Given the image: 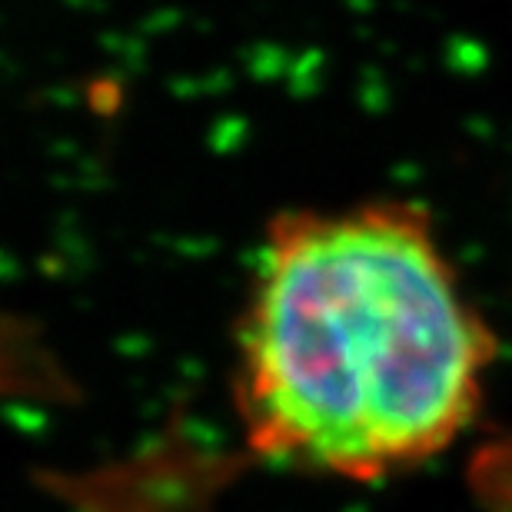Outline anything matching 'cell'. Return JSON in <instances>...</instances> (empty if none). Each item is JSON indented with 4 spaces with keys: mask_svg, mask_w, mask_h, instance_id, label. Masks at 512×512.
I'll return each instance as SVG.
<instances>
[{
    "mask_svg": "<svg viewBox=\"0 0 512 512\" xmlns=\"http://www.w3.org/2000/svg\"><path fill=\"white\" fill-rule=\"evenodd\" d=\"M496 336L429 213L406 200L266 223L233 356V409L266 463L376 483L473 426Z\"/></svg>",
    "mask_w": 512,
    "mask_h": 512,
    "instance_id": "1",
    "label": "cell"
}]
</instances>
